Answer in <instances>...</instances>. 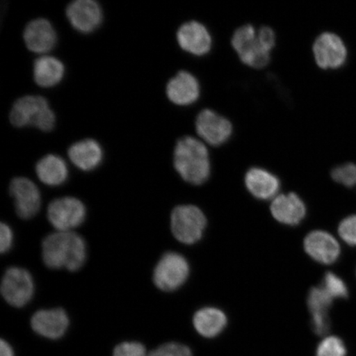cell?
<instances>
[{
	"label": "cell",
	"mask_w": 356,
	"mask_h": 356,
	"mask_svg": "<svg viewBox=\"0 0 356 356\" xmlns=\"http://www.w3.org/2000/svg\"><path fill=\"white\" fill-rule=\"evenodd\" d=\"M42 257L48 268L76 271L81 268L87 259L86 240L73 231H56L44 238Z\"/></svg>",
	"instance_id": "obj_1"
},
{
	"label": "cell",
	"mask_w": 356,
	"mask_h": 356,
	"mask_svg": "<svg viewBox=\"0 0 356 356\" xmlns=\"http://www.w3.org/2000/svg\"><path fill=\"white\" fill-rule=\"evenodd\" d=\"M173 165L178 175L190 184L199 186L211 176V155L206 144L193 136L178 140L173 153Z\"/></svg>",
	"instance_id": "obj_2"
},
{
	"label": "cell",
	"mask_w": 356,
	"mask_h": 356,
	"mask_svg": "<svg viewBox=\"0 0 356 356\" xmlns=\"http://www.w3.org/2000/svg\"><path fill=\"white\" fill-rule=\"evenodd\" d=\"M13 126L34 127L43 131L54 128L56 115L46 99L41 96L28 95L17 99L10 114Z\"/></svg>",
	"instance_id": "obj_3"
},
{
	"label": "cell",
	"mask_w": 356,
	"mask_h": 356,
	"mask_svg": "<svg viewBox=\"0 0 356 356\" xmlns=\"http://www.w3.org/2000/svg\"><path fill=\"white\" fill-rule=\"evenodd\" d=\"M231 44L242 63L251 68L260 70L268 65L271 52L267 50L257 38V29L245 24L235 30Z\"/></svg>",
	"instance_id": "obj_4"
},
{
	"label": "cell",
	"mask_w": 356,
	"mask_h": 356,
	"mask_svg": "<svg viewBox=\"0 0 356 356\" xmlns=\"http://www.w3.org/2000/svg\"><path fill=\"white\" fill-rule=\"evenodd\" d=\"M207 225L204 213L193 204H182L172 212V233L181 243L191 245L197 243L202 238Z\"/></svg>",
	"instance_id": "obj_5"
},
{
	"label": "cell",
	"mask_w": 356,
	"mask_h": 356,
	"mask_svg": "<svg viewBox=\"0 0 356 356\" xmlns=\"http://www.w3.org/2000/svg\"><path fill=\"white\" fill-rule=\"evenodd\" d=\"M189 274L190 266L186 257L175 252H168L156 265L153 282L160 291L172 292L184 286Z\"/></svg>",
	"instance_id": "obj_6"
},
{
	"label": "cell",
	"mask_w": 356,
	"mask_h": 356,
	"mask_svg": "<svg viewBox=\"0 0 356 356\" xmlns=\"http://www.w3.org/2000/svg\"><path fill=\"white\" fill-rule=\"evenodd\" d=\"M35 284L28 270L19 266L7 269L1 282L2 296L8 305L22 308L33 299Z\"/></svg>",
	"instance_id": "obj_7"
},
{
	"label": "cell",
	"mask_w": 356,
	"mask_h": 356,
	"mask_svg": "<svg viewBox=\"0 0 356 356\" xmlns=\"http://www.w3.org/2000/svg\"><path fill=\"white\" fill-rule=\"evenodd\" d=\"M86 207L81 200L65 197L57 198L49 204L47 218L57 231L70 232L81 225L86 219Z\"/></svg>",
	"instance_id": "obj_8"
},
{
	"label": "cell",
	"mask_w": 356,
	"mask_h": 356,
	"mask_svg": "<svg viewBox=\"0 0 356 356\" xmlns=\"http://www.w3.org/2000/svg\"><path fill=\"white\" fill-rule=\"evenodd\" d=\"M195 131L204 144L220 147L230 140L234 127L228 118L211 109H203L195 122Z\"/></svg>",
	"instance_id": "obj_9"
},
{
	"label": "cell",
	"mask_w": 356,
	"mask_h": 356,
	"mask_svg": "<svg viewBox=\"0 0 356 356\" xmlns=\"http://www.w3.org/2000/svg\"><path fill=\"white\" fill-rule=\"evenodd\" d=\"M312 51L316 65L325 70L341 68L347 58V49L343 40L333 33L326 32L318 35Z\"/></svg>",
	"instance_id": "obj_10"
},
{
	"label": "cell",
	"mask_w": 356,
	"mask_h": 356,
	"mask_svg": "<svg viewBox=\"0 0 356 356\" xmlns=\"http://www.w3.org/2000/svg\"><path fill=\"white\" fill-rule=\"evenodd\" d=\"M10 193L15 200L17 215L21 219L29 220L37 215L42 206V197L33 181L26 177L13 178Z\"/></svg>",
	"instance_id": "obj_11"
},
{
	"label": "cell",
	"mask_w": 356,
	"mask_h": 356,
	"mask_svg": "<svg viewBox=\"0 0 356 356\" xmlns=\"http://www.w3.org/2000/svg\"><path fill=\"white\" fill-rule=\"evenodd\" d=\"M179 47L195 56H204L211 51L213 39L210 31L198 21H188L177 30Z\"/></svg>",
	"instance_id": "obj_12"
},
{
	"label": "cell",
	"mask_w": 356,
	"mask_h": 356,
	"mask_svg": "<svg viewBox=\"0 0 356 356\" xmlns=\"http://www.w3.org/2000/svg\"><path fill=\"white\" fill-rule=\"evenodd\" d=\"M66 15L75 29L89 33L96 30L102 21V8L93 0H75L66 8Z\"/></svg>",
	"instance_id": "obj_13"
},
{
	"label": "cell",
	"mask_w": 356,
	"mask_h": 356,
	"mask_svg": "<svg viewBox=\"0 0 356 356\" xmlns=\"http://www.w3.org/2000/svg\"><path fill=\"white\" fill-rule=\"evenodd\" d=\"M70 319L64 309L57 308L35 312L31 318V326L38 335L56 340L63 337Z\"/></svg>",
	"instance_id": "obj_14"
},
{
	"label": "cell",
	"mask_w": 356,
	"mask_h": 356,
	"mask_svg": "<svg viewBox=\"0 0 356 356\" xmlns=\"http://www.w3.org/2000/svg\"><path fill=\"white\" fill-rule=\"evenodd\" d=\"M305 252L319 264L330 265L336 262L341 254L339 243L326 231L315 230L306 236Z\"/></svg>",
	"instance_id": "obj_15"
},
{
	"label": "cell",
	"mask_w": 356,
	"mask_h": 356,
	"mask_svg": "<svg viewBox=\"0 0 356 356\" xmlns=\"http://www.w3.org/2000/svg\"><path fill=\"white\" fill-rule=\"evenodd\" d=\"M166 92L168 99L177 106H190L199 99L198 79L188 71L182 70L169 80Z\"/></svg>",
	"instance_id": "obj_16"
},
{
	"label": "cell",
	"mask_w": 356,
	"mask_h": 356,
	"mask_svg": "<svg viewBox=\"0 0 356 356\" xmlns=\"http://www.w3.org/2000/svg\"><path fill=\"white\" fill-rule=\"evenodd\" d=\"M24 39L31 51L44 54L55 47L57 35L52 24L47 19H38L26 26Z\"/></svg>",
	"instance_id": "obj_17"
},
{
	"label": "cell",
	"mask_w": 356,
	"mask_h": 356,
	"mask_svg": "<svg viewBox=\"0 0 356 356\" xmlns=\"http://www.w3.org/2000/svg\"><path fill=\"white\" fill-rule=\"evenodd\" d=\"M332 301L331 296L322 286L310 289L308 306L312 316V330L316 335L323 337L330 330L328 311L331 308Z\"/></svg>",
	"instance_id": "obj_18"
},
{
	"label": "cell",
	"mask_w": 356,
	"mask_h": 356,
	"mask_svg": "<svg viewBox=\"0 0 356 356\" xmlns=\"http://www.w3.org/2000/svg\"><path fill=\"white\" fill-rule=\"evenodd\" d=\"M270 211L275 220L286 225L300 224L306 216V207L296 193L282 194L275 197Z\"/></svg>",
	"instance_id": "obj_19"
},
{
	"label": "cell",
	"mask_w": 356,
	"mask_h": 356,
	"mask_svg": "<svg viewBox=\"0 0 356 356\" xmlns=\"http://www.w3.org/2000/svg\"><path fill=\"white\" fill-rule=\"evenodd\" d=\"M245 186L253 197L270 200L277 197L280 188L279 178L265 168L249 169L244 177Z\"/></svg>",
	"instance_id": "obj_20"
},
{
	"label": "cell",
	"mask_w": 356,
	"mask_h": 356,
	"mask_svg": "<svg viewBox=\"0 0 356 356\" xmlns=\"http://www.w3.org/2000/svg\"><path fill=\"white\" fill-rule=\"evenodd\" d=\"M69 158L75 166L83 171L95 170L104 159V151L95 140L87 139L76 142L70 146Z\"/></svg>",
	"instance_id": "obj_21"
},
{
	"label": "cell",
	"mask_w": 356,
	"mask_h": 356,
	"mask_svg": "<svg viewBox=\"0 0 356 356\" xmlns=\"http://www.w3.org/2000/svg\"><path fill=\"white\" fill-rule=\"evenodd\" d=\"M228 319L224 312L219 309L204 308L195 314L193 317V326L199 335L212 339L217 337L224 332Z\"/></svg>",
	"instance_id": "obj_22"
},
{
	"label": "cell",
	"mask_w": 356,
	"mask_h": 356,
	"mask_svg": "<svg viewBox=\"0 0 356 356\" xmlns=\"http://www.w3.org/2000/svg\"><path fill=\"white\" fill-rule=\"evenodd\" d=\"M35 172L44 184L57 186L65 184L68 178L69 169L60 156L48 154L39 160L35 165Z\"/></svg>",
	"instance_id": "obj_23"
},
{
	"label": "cell",
	"mask_w": 356,
	"mask_h": 356,
	"mask_svg": "<svg viewBox=\"0 0 356 356\" xmlns=\"http://www.w3.org/2000/svg\"><path fill=\"white\" fill-rule=\"evenodd\" d=\"M65 75V66L57 58L42 56L35 60L33 66L35 82L39 86L51 88L57 86Z\"/></svg>",
	"instance_id": "obj_24"
},
{
	"label": "cell",
	"mask_w": 356,
	"mask_h": 356,
	"mask_svg": "<svg viewBox=\"0 0 356 356\" xmlns=\"http://www.w3.org/2000/svg\"><path fill=\"white\" fill-rule=\"evenodd\" d=\"M346 353L345 343L340 337L328 336L320 341L315 356H346Z\"/></svg>",
	"instance_id": "obj_25"
},
{
	"label": "cell",
	"mask_w": 356,
	"mask_h": 356,
	"mask_svg": "<svg viewBox=\"0 0 356 356\" xmlns=\"http://www.w3.org/2000/svg\"><path fill=\"white\" fill-rule=\"evenodd\" d=\"M322 287L326 291L332 299H346L348 297V289H347L343 280L337 275L327 273L325 274Z\"/></svg>",
	"instance_id": "obj_26"
},
{
	"label": "cell",
	"mask_w": 356,
	"mask_h": 356,
	"mask_svg": "<svg viewBox=\"0 0 356 356\" xmlns=\"http://www.w3.org/2000/svg\"><path fill=\"white\" fill-rule=\"evenodd\" d=\"M332 178L337 184L346 188H353L356 186V164L347 163L332 169Z\"/></svg>",
	"instance_id": "obj_27"
},
{
	"label": "cell",
	"mask_w": 356,
	"mask_h": 356,
	"mask_svg": "<svg viewBox=\"0 0 356 356\" xmlns=\"http://www.w3.org/2000/svg\"><path fill=\"white\" fill-rule=\"evenodd\" d=\"M148 356H193L188 346L177 342H168L156 348Z\"/></svg>",
	"instance_id": "obj_28"
},
{
	"label": "cell",
	"mask_w": 356,
	"mask_h": 356,
	"mask_svg": "<svg viewBox=\"0 0 356 356\" xmlns=\"http://www.w3.org/2000/svg\"><path fill=\"white\" fill-rule=\"evenodd\" d=\"M338 233L347 244L356 246V215L342 220L338 227Z\"/></svg>",
	"instance_id": "obj_29"
},
{
	"label": "cell",
	"mask_w": 356,
	"mask_h": 356,
	"mask_svg": "<svg viewBox=\"0 0 356 356\" xmlns=\"http://www.w3.org/2000/svg\"><path fill=\"white\" fill-rule=\"evenodd\" d=\"M113 356H148L145 347L140 342H122L115 346Z\"/></svg>",
	"instance_id": "obj_30"
},
{
	"label": "cell",
	"mask_w": 356,
	"mask_h": 356,
	"mask_svg": "<svg viewBox=\"0 0 356 356\" xmlns=\"http://www.w3.org/2000/svg\"><path fill=\"white\" fill-rule=\"evenodd\" d=\"M257 38L259 42L267 50L273 51L277 44V34L268 26H262L257 30Z\"/></svg>",
	"instance_id": "obj_31"
},
{
	"label": "cell",
	"mask_w": 356,
	"mask_h": 356,
	"mask_svg": "<svg viewBox=\"0 0 356 356\" xmlns=\"http://www.w3.org/2000/svg\"><path fill=\"white\" fill-rule=\"evenodd\" d=\"M13 243V233L10 225L2 222L0 225V251L6 253L10 250Z\"/></svg>",
	"instance_id": "obj_32"
},
{
	"label": "cell",
	"mask_w": 356,
	"mask_h": 356,
	"mask_svg": "<svg viewBox=\"0 0 356 356\" xmlns=\"http://www.w3.org/2000/svg\"><path fill=\"white\" fill-rule=\"evenodd\" d=\"M0 356H15L12 346L4 340L0 342Z\"/></svg>",
	"instance_id": "obj_33"
}]
</instances>
